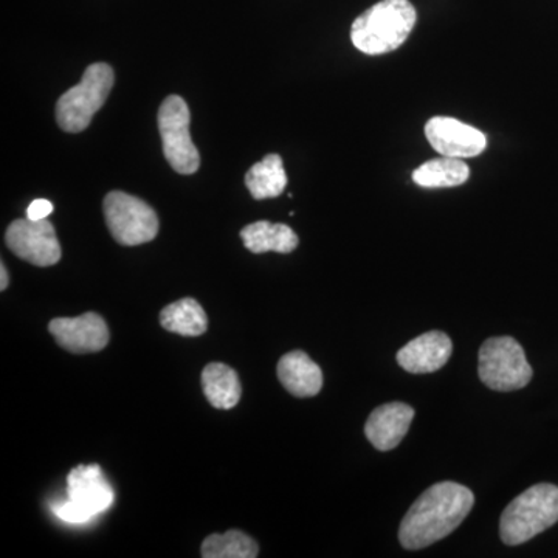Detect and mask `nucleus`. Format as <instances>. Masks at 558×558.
<instances>
[{"label":"nucleus","mask_w":558,"mask_h":558,"mask_svg":"<svg viewBox=\"0 0 558 558\" xmlns=\"http://www.w3.org/2000/svg\"><path fill=\"white\" fill-rule=\"evenodd\" d=\"M475 505L472 490L453 481L427 488L411 506L400 523V545L405 549H424L446 538L462 523Z\"/></svg>","instance_id":"obj_1"},{"label":"nucleus","mask_w":558,"mask_h":558,"mask_svg":"<svg viewBox=\"0 0 558 558\" xmlns=\"http://www.w3.org/2000/svg\"><path fill=\"white\" fill-rule=\"evenodd\" d=\"M416 22V9L409 0H381L354 21L352 44L366 54L389 53L409 39Z\"/></svg>","instance_id":"obj_2"},{"label":"nucleus","mask_w":558,"mask_h":558,"mask_svg":"<svg viewBox=\"0 0 558 558\" xmlns=\"http://www.w3.org/2000/svg\"><path fill=\"white\" fill-rule=\"evenodd\" d=\"M558 521V487L537 484L527 488L502 512L499 535L509 546L523 545Z\"/></svg>","instance_id":"obj_3"},{"label":"nucleus","mask_w":558,"mask_h":558,"mask_svg":"<svg viewBox=\"0 0 558 558\" xmlns=\"http://www.w3.org/2000/svg\"><path fill=\"white\" fill-rule=\"evenodd\" d=\"M113 70L105 62L92 64L78 86L65 92L57 105V121L62 131L83 132L108 100L113 87Z\"/></svg>","instance_id":"obj_4"},{"label":"nucleus","mask_w":558,"mask_h":558,"mask_svg":"<svg viewBox=\"0 0 558 558\" xmlns=\"http://www.w3.org/2000/svg\"><path fill=\"white\" fill-rule=\"evenodd\" d=\"M478 360L480 379L494 391H517L532 379L524 349L512 337H494L484 341Z\"/></svg>","instance_id":"obj_5"},{"label":"nucleus","mask_w":558,"mask_h":558,"mask_svg":"<svg viewBox=\"0 0 558 558\" xmlns=\"http://www.w3.org/2000/svg\"><path fill=\"white\" fill-rule=\"evenodd\" d=\"M113 488L100 465H78L68 476V499L53 506L58 519L68 523H86L112 506Z\"/></svg>","instance_id":"obj_6"},{"label":"nucleus","mask_w":558,"mask_h":558,"mask_svg":"<svg viewBox=\"0 0 558 558\" xmlns=\"http://www.w3.org/2000/svg\"><path fill=\"white\" fill-rule=\"evenodd\" d=\"M105 219L113 240L121 245L146 244L159 233V218L146 202L123 191H112L102 202Z\"/></svg>","instance_id":"obj_7"},{"label":"nucleus","mask_w":558,"mask_h":558,"mask_svg":"<svg viewBox=\"0 0 558 558\" xmlns=\"http://www.w3.org/2000/svg\"><path fill=\"white\" fill-rule=\"evenodd\" d=\"M189 105L179 95H171L159 109V131L165 159L179 174H194L201 167L199 150L190 134Z\"/></svg>","instance_id":"obj_8"},{"label":"nucleus","mask_w":558,"mask_h":558,"mask_svg":"<svg viewBox=\"0 0 558 558\" xmlns=\"http://www.w3.org/2000/svg\"><path fill=\"white\" fill-rule=\"evenodd\" d=\"M5 242L14 255L33 266L50 267L60 263L61 245L50 220H14L7 230Z\"/></svg>","instance_id":"obj_9"},{"label":"nucleus","mask_w":558,"mask_h":558,"mask_svg":"<svg viewBox=\"0 0 558 558\" xmlns=\"http://www.w3.org/2000/svg\"><path fill=\"white\" fill-rule=\"evenodd\" d=\"M429 145L446 157L469 159L484 153L487 138L476 128L449 117H435L425 126Z\"/></svg>","instance_id":"obj_10"},{"label":"nucleus","mask_w":558,"mask_h":558,"mask_svg":"<svg viewBox=\"0 0 558 558\" xmlns=\"http://www.w3.org/2000/svg\"><path fill=\"white\" fill-rule=\"evenodd\" d=\"M49 330L57 343L73 354L100 352L109 343L108 325L95 312L75 318L51 319Z\"/></svg>","instance_id":"obj_11"},{"label":"nucleus","mask_w":558,"mask_h":558,"mask_svg":"<svg viewBox=\"0 0 558 558\" xmlns=\"http://www.w3.org/2000/svg\"><path fill=\"white\" fill-rule=\"evenodd\" d=\"M453 352V343L447 333L429 330L411 340L398 352V363L411 374L435 373L446 366Z\"/></svg>","instance_id":"obj_12"},{"label":"nucleus","mask_w":558,"mask_h":558,"mask_svg":"<svg viewBox=\"0 0 558 558\" xmlns=\"http://www.w3.org/2000/svg\"><path fill=\"white\" fill-rule=\"evenodd\" d=\"M413 418V407L402 402L385 403L371 413L365 425L366 438L377 450L396 449L409 433Z\"/></svg>","instance_id":"obj_13"},{"label":"nucleus","mask_w":558,"mask_h":558,"mask_svg":"<svg viewBox=\"0 0 558 558\" xmlns=\"http://www.w3.org/2000/svg\"><path fill=\"white\" fill-rule=\"evenodd\" d=\"M278 379L295 398H312L323 388V373L317 363L303 351H292L278 362Z\"/></svg>","instance_id":"obj_14"},{"label":"nucleus","mask_w":558,"mask_h":558,"mask_svg":"<svg viewBox=\"0 0 558 558\" xmlns=\"http://www.w3.org/2000/svg\"><path fill=\"white\" fill-rule=\"evenodd\" d=\"M205 398L218 410H231L240 403L242 387L236 371L223 363H209L202 371Z\"/></svg>","instance_id":"obj_15"},{"label":"nucleus","mask_w":558,"mask_h":558,"mask_svg":"<svg viewBox=\"0 0 558 558\" xmlns=\"http://www.w3.org/2000/svg\"><path fill=\"white\" fill-rule=\"evenodd\" d=\"M245 247L256 255L267 252L292 253L299 247V236L284 223H271L267 220L250 223L241 230Z\"/></svg>","instance_id":"obj_16"},{"label":"nucleus","mask_w":558,"mask_h":558,"mask_svg":"<svg viewBox=\"0 0 558 558\" xmlns=\"http://www.w3.org/2000/svg\"><path fill=\"white\" fill-rule=\"evenodd\" d=\"M245 185L256 201L281 196L282 191L288 186V174L281 157L278 154H269L258 163L253 165L245 175Z\"/></svg>","instance_id":"obj_17"},{"label":"nucleus","mask_w":558,"mask_h":558,"mask_svg":"<svg viewBox=\"0 0 558 558\" xmlns=\"http://www.w3.org/2000/svg\"><path fill=\"white\" fill-rule=\"evenodd\" d=\"M161 328L182 337H199L207 332L208 319L204 307L194 299H182L168 304L160 312Z\"/></svg>","instance_id":"obj_18"},{"label":"nucleus","mask_w":558,"mask_h":558,"mask_svg":"<svg viewBox=\"0 0 558 558\" xmlns=\"http://www.w3.org/2000/svg\"><path fill=\"white\" fill-rule=\"evenodd\" d=\"M470 168L464 161L442 156L418 167L413 180L422 189H451L468 182Z\"/></svg>","instance_id":"obj_19"},{"label":"nucleus","mask_w":558,"mask_h":558,"mask_svg":"<svg viewBox=\"0 0 558 558\" xmlns=\"http://www.w3.org/2000/svg\"><path fill=\"white\" fill-rule=\"evenodd\" d=\"M258 550L255 539L233 529L226 534H213L205 538L201 554L204 558H255Z\"/></svg>","instance_id":"obj_20"},{"label":"nucleus","mask_w":558,"mask_h":558,"mask_svg":"<svg viewBox=\"0 0 558 558\" xmlns=\"http://www.w3.org/2000/svg\"><path fill=\"white\" fill-rule=\"evenodd\" d=\"M53 211V205L50 201L36 199L32 202L31 207L27 209V218L32 220H43L49 218Z\"/></svg>","instance_id":"obj_21"},{"label":"nucleus","mask_w":558,"mask_h":558,"mask_svg":"<svg viewBox=\"0 0 558 558\" xmlns=\"http://www.w3.org/2000/svg\"><path fill=\"white\" fill-rule=\"evenodd\" d=\"M0 274H2V279H0V290H5L9 288V274H7L5 266H0Z\"/></svg>","instance_id":"obj_22"}]
</instances>
